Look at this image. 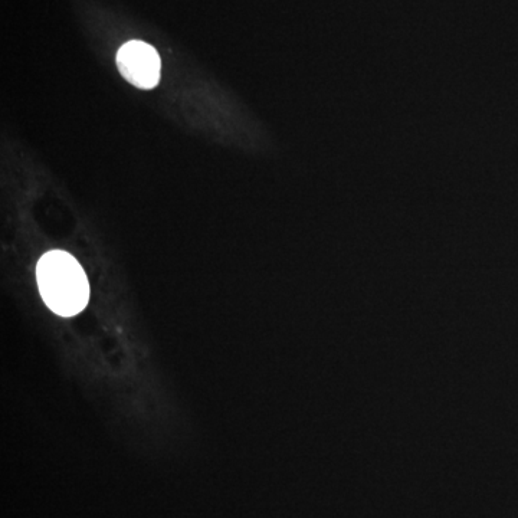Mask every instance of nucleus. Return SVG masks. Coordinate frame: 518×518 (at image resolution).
<instances>
[{
    "label": "nucleus",
    "mask_w": 518,
    "mask_h": 518,
    "mask_svg": "<svg viewBox=\"0 0 518 518\" xmlns=\"http://www.w3.org/2000/svg\"><path fill=\"white\" fill-rule=\"evenodd\" d=\"M117 68L120 74L140 90H153L160 83L162 61L152 45L130 41L118 49Z\"/></svg>",
    "instance_id": "obj_2"
},
{
    "label": "nucleus",
    "mask_w": 518,
    "mask_h": 518,
    "mask_svg": "<svg viewBox=\"0 0 518 518\" xmlns=\"http://www.w3.org/2000/svg\"><path fill=\"white\" fill-rule=\"evenodd\" d=\"M36 278L45 304L58 316L72 317L87 307L90 298L87 275L68 252H47L39 259Z\"/></svg>",
    "instance_id": "obj_1"
}]
</instances>
